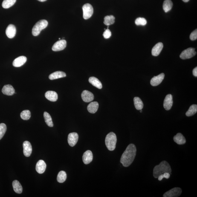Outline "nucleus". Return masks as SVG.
Here are the masks:
<instances>
[{
  "instance_id": "nucleus-41",
  "label": "nucleus",
  "mask_w": 197,
  "mask_h": 197,
  "mask_svg": "<svg viewBox=\"0 0 197 197\" xmlns=\"http://www.w3.org/2000/svg\"><path fill=\"white\" fill-rule=\"evenodd\" d=\"M183 1L185 2H187L189 1V0H182Z\"/></svg>"
},
{
  "instance_id": "nucleus-11",
  "label": "nucleus",
  "mask_w": 197,
  "mask_h": 197,
  "mask_svg": "<svg viewBox=\"0 0 197 197\" xmlns=\"http://www.w3.org/2000/svg\"><path fill=\"white\" fill-rule=\"evenodd\" d=\"M173 103L172 96L171 94H168L165 97L164 104V108L166 110H169L171 108Z\"/></svg>"
},
{
  "instance_id": "nucleus-24",
  "label": "nucleus",
  "mask_w": 197,
  "mask_h": 197,
  "mask_svg": "<svg viewBox=\"0 0 197 197\" xmlns=\"http://www.w3.org/2000/svg\"><path fill=\"white\" fill-rule=\"evenodd\" d=\"M89 82L93 86L96 87L98 89H102V84L97 78L94 77H90L89 79Z\"/></svg>"
},
{
  "instance_id": "nucleus-7",
  "label": "nucleus",
  "mask_w": 197,
  "mask_h": 197,
  "mask_svg": "<svg viewBox=\"0 0 197 197\" xmlns=\"http://www.w3.org/2000/svg\"><path fill=\"white\" fill-rule=\"evenodd\" d=\"M182 190L179 187H175L168 191L163 195L164 197H178L181 195Z\"/></svg>"
},
{
  "instance_id": "nucleus-42",
  "label": "nucleus",
  "mask_w": 197,
  "mask_h": 197,
  "mask_svg": "<svg viewBox=\"0 0 197 197\" xmlns=\"http://www.w3.org/2000/svg\"><path fill=\"white\" fill-rule=\"evenodd\" d=\"M140 112H142V110H140Z\"/></svg>"
},
{
  "instance_id": "nucleus-36",
  "label": "nucleus",
  "mask_w": 197,
  "mask_h": 197,
  "mask_svg": "<svg viewBox=\"0 0 197 197\" xmlns=\"http://www.w3.org/2000/svg\"><path fill=\"white\" fill-rule=\"evenodd\" d=\"M170 174L169 173H165L162 174L158 177V180L159 181H161L163 178H165L166 179H168L170 178Z\"/></svg>"
},
{
  "instance_id": "nucleus-21",
  "label": "nucleus",
  "mask_w": 197,
  "mask_h": 197,
  "mask_svg": "<svg viewBox=\"0 0 197 197\" xmlns=\"http://www.w3.org/2000/svg\"><path fill=\"white\" fill-rule=\"evenodd\" d=\"M173 140L178 145L184 144L186 142L185 138L181 133H178L174 137Z\"/></svg>"
},
{
  "instance_id": "nucleus-20",
  "label": "nucleus",
  "mask_w": 197,
  "mask_h": 197,
  "mask_svg": "<svg viewBox=\"0 0 197 197\" xmlns=\"http://www.w3.org/2000/svg\"><path fill=\"white\" fill-rule=\"evenodd\" d=\"M45 97L50 101L56 102L58 99V95L56 92L49 91L45 93Z\"/></svg>"
},
{
  "instance_id": "nucleus-5",
  "label": "nucleus",
  "mask_w": 197,
  "mask_h": 197,
  "mask_svg": "<svg viewBox=\"0 0 197 197\" xmlns=\"http://www.w3.org/2000/svg\"><path fill=\"white\" fill-rule=\"evenodd\" d=\"M83 12V18L87 19L91 18L94 13V9L92 6L89 4H85L82 7Z\"/></svg>"
},
{
  "instance_id": "nucleus-22",
  "label": "nucleus",
  "mask_w": 197,
  "mask_h": 197,
  "mask_svg": "<svg viewBox=\"0 0 197 197\" xmlns=\"http://www.w3.org/2000/svg\"><path fill=\"white\" fill-rule=\"evenodd\" d=\"M66 76L65 72L62 71H56L50 74L49 76V79L50 80H53L55 79L61 78L65 77Z\"/></svg>"
},
{
  "instance_id": "nucleus-28",
  "label": "nucleus",
  "mask_w": 197,
  "mask_h": 197,
  "mask_svg": "<svg viewBox=\"0 0 197 197\" xmlns=\"http://www.w3.org/2000/svg\"><path fill=\"white\" fill-rule=\"evenodd\" d=\"M44 117L45 123L47 125L50 127H52L53 126V124L50 114L47 112H44Z\"/></svg>"
},
{
  "instance_id": "nucleus-10",
  "label": "nucleus",
  "mask_w": 197,
  "mask_h": 197,
  "mask_svg": "<svg viewBox=\"0 0 197 197\" xmlns=\"http://www.w3.org/2000/svg\"><path fill=\"white\" fill-rule=\"evenodd\" d=\"M164 73H162L158 76H154L151 80V85L153 86H156L159 85L164 80Z\"/></svg>"
},
{
  "instance_id": "nucleus-23",
  "label": "nucleus",
  "mask_w": 197,
  "mask_h": 197,
  "mask_svg": "<svg viewBox=\"0 0 197 197\" xmlns=\"http://www.w3.org/2000/svg\"><path fill=\"white\" fill-rule=\"evenodd\" d=\"M99 108V104L97 102H92L87 106V110L92 114H94L97 112Z\"/></svg>"
},
{
  "instance_id": "nucleus-18",
  "label": "nucleus",
  "mask_w": 197,
  "mask_h": 197,
  "mask_svg": "<svg viewBox=\"0 0 197 197\" xmlns=\"http://www.w3.org/2000/svg\"><path fill=\"white\" fill-rule=\"evenodd\" d=\"M15 90L11 85H6L3 87L2 92L3 94L8 96L13 95L15 93Z\"/></svg>"
},
{
  "instance_id": "nucleus-13",
  "label": "nucleus",
  "mask_w": 197,
  "mask_h": 197,
  "mask_svg": "<svg viewBox=\"0 0 197 197\" xmlns=\"http://www.w3.org/2000/svg\"><path fill=\"white\" fill-rule=\"evenodd\" d=\"M81 96L82 100L85 102L92 101L94 99V95L87 90H85L82 92Z\"/></svg>"
},
{
  "instance_id": "nucleus-27",
  "label": "nucleus",
  "mask_w": 197,
  "mask_h": 197,
  "mask_svg": "<svg viewBox=\"0 0 197 197\" xmlns=\"http://www.w3.org/2000/svg\"><path fill=\"white\" fill-rule=\"evenodd\" d=\"M134 106L136 109L140 110H142L143 107V104L141 99L138 97H135L134 99Z\"/></svg>"
},
{
  "instance_id": "nucleus-39",
  "label": "nucleus",
  "mask_w": 197,
  "mask_h": 197,
  "mask_svg": "<svg viewBox=\"0 0 197 197\" xmlns=\"http://www.w3.org/2000/svg\"><path fill=\"white\" fill-rule=\"evenodd\" d=\"M193 74L195 77H197V67H196L193 69Z\"/></svg>"
},
{
  "instance_id": "nucleus-33",
  "label": "nucleus",
  "mask_w": 197,
  "mask_h": 197,
  "mask_svg": "<svg viewBox=\"0 0 197 197\" xmlns=\"http://www.w3.org/2000/svg\"><path fill=\"white\" fill-rule=\"evenodd\" d=\"M31 115V112L28 110H25L22 111L20 114L21 118L24 120H29Z\"/></svg>"
},
{
  "instance_id": "nucleus-40",
  "label": "nucleus",
  "mask_w": 197,
  "mask_h": 197,
  "mask_svg": "<svg viewBox=\"0 0 197 197\" xmlns=\"http://www.w3.org/2000/svg\"><path fill=\"white\" fill-rule=\"evenodd\" d=\"M38 1H41V2H44V1H47V0H38Z\"/></svg>"
},
{
  "instance_id": "nucleus-3",
  "label": "nucleus",
  "mask_w": 197,
  "mask_h": 197,
  "mask_svg": "<svg viewBox=\"0 0 197 197\" xmlns=\"http://www.w3.org/2000/svg\"><path fill=\"white\" fill-rule=\"evenodd\" d=\"M117 142V136L114 133H110L107 135L105 138V143L108 150H114L115 149Z\"/></svg>"
},
{
  "instance_id": "nucleus-37",
  "label": "nucleus",
  "mask_w": 197,
  "mask_h": 197,
  "mask_svg": "<svg viewBox=\"0 0 197 197\" xmlns=\"http://www.w3.org/2000/svg\"><path fill=\"white\" fill-rule=\"evenodd\" d=\"M111 36V33L108 29H107L103 33V36L106 39H109Z\"/></svg>"
},
{
  "instance_id": "nucleus-8",
  "label": "nucleus",
  "mask_w": 197,
  "mask_h": 197,
  "mask_svg": "<svg viewBox=\"0 0 197 197\" xmlns=\"http://www.w3.org/2000/svg\"><path fill=\"white\" fill-rule=\"evenodd\" d=\"M67 46V41L64 39H62L57 41L53 45L52 50L57 52L61 51L64 49Z\"/></svg>"
},
{
  "instance_id": "nucleus-30",
  "label": "nucleus",
  "mask_w": 197,
  "mask_h": 197,
  "mask_svg": "<svg viewBox=\"0 0 197 197\" xmlns=\"http://www.w3.org/2000/svg\"><path fill=\"white\" fill-rule=\"evenodd\" d=\"M67 174L64 171H61L58 173L57 181L59 183H63L67 179Z\"/></svg>"
},
{
  "instance_id": "nucleus-35",
  "label": "nucleus",
  "mask_w": 197,
  "mask_h": 197,
  "mask_svg": "<svg viewBox=\"0 0 197 197\" xmlns=\"http://www.w3.org/2000/svg\"><path fill=\"white\" fill-rule=\"evenodd\" d=\"M135 24L137 25L145 26L147 24V21L143 18H138L135 21Z\"/></svg>"
},
{
  "instance_id": "nucleus-38",
  "label": "nucleus",
  "mask_w": 197,
  "mask_h": 197,
  "mask_svg": "<svg viewBox=\"0 0 197 197\" xmlns=\"http://www.w3.org/2000/svg\"><path fill=\"white\" fill-rule=\"evenodd\" d=\"M197 39V30H195L191 33L190 36V39L192 41L196 40Z\"/></svg>"
},
{
  "instance_id": "nucleus-31",
  "label": "nucleus",
  "mask_w": 197,
  "mask_h": 197,
  "mask_svg": "<svg viewBox=\"0 0 197 197\" xmlns=\"http://www.w3.org/2000/svg\"><path fill=\"white\" fill-rule=\"evenodd\" d=\"M115 18L114 16H106L104 18V23L105 25L109 26L113 24L115 22Z\"/></svg>"
},
{
  "instance_id": "nucleus-4",
  "label": "nucleus",
  "mask_w": 197,
  "mask_h": 197,
  "mask_svg": "<svg viewBox=\"0 0 197 197\" xmlns=\"http://www.w3.org/2000/svg\"><path fill=\"white\" fill-rule=\"evenodd\" d=\"M48 25V22L45 19L41 20L37 22L34 26L32 30L33 36H37L40 34L41 30L46 28Z\"/></svg>"
},
{
  "instance_id": "nucleus-9",
  "label": "nucleus",
  "mask_w": 197,
  "mask_h": 197,
  "mask_svg": "<svg viewBox=\"0 0 197 197\" xmlns=\"http://www.w3.org/2000/svg\"><path fill=\"white\" fill-rule=\"evenodd\" d=\"M78 134L76 133H72L68 136V141L69 145L71 147H74L78 140Z\"/></svg>"
},
{
  "instance_id": "nucleus-26",
  "label": "nucleus",
  "mask_w": 197,
  "mask_h": 197,
  "mask_svg": "<svg viewBox=\"0 0 197 197\" xmlns=\"http://www.w3.org/2000/svg\"><path fill=\"white\" fill-rule=\"evenodd\" d=\"M173 3L171 0H165L163 4V9L165 13L170 11L173 6Z\"/></svg>"
},
{
  "instance_id": "nucleus-2",
  "label": "nucleus",
  "mask_w": 197,
  "mask_h": 197,
  "mask_svg": "<svg viewBox=\"0 0 197 197\" xmlns=\"http://www.w3.org/2000/svg\"><path fill=\"white\" fill-rule=\"evenodd\" d=\"M171 168L169 163L167 161H163L154 168L153 175L154 178H157L160 175L165 173H169L171 174Z\"/></svg>"
},
{
  "instance_id": "nucleus-6",
  "label": "nucleus",
  "mask_w": 197,
  "mask_h": 197,
  "mask_svg": "<svg viewBox=\"0 0 197 197\" xmlns=\"http://www.w3.org/2000/svg\"><path fill=\"white\" fill-rule=\"evenodd\" d=\"M196 54L195 48H189L183 51L180 55V57L183 59H189L194 57Z\"/></svg>"
},
{
  "instance_id": "nucleus-19",
  "label": "nucleus",
  "mask_w": 197,
  "mask_h": 197,
  "mask_svg": "<svg viewBox=\"0 0 197 197\" xmlns=\"http://www.w3.org/2000/svg\"><path fill=\"white\" fill-rule=\"evenodd\" d=\"M163 48L162 43L159 42L155 45L153 48L152 54L153 56H157L160 54Z\"/></svg>"
},
{
  "instance_id": "nucleus-32",
  "label": "nucleus",
  "mask_w": 197,
  "mask_h": 197,
  "mask_svg": "<svg viewBox=\"0 0 197 197\" xmlns=\"http://www.w3.org/2000/svg\"><path fill=\"white\" fill-rule=\"evenodd\" d=\"M16 0H4L2 6L4 9H8L14 5L16 2Z\"/></svg>"
},
{
  "instance_id": "nucleus-17",
  "label": "nucleus",
  "mask_w": 197,
  "mask_h": 197,
  "mask_svg": "<svg viewBox=\"0 0 197 197\" xmlns=\"http://www.w3.org/2000/svg\"><path fill=\"white\" fill-rule=\"evenodd\" d=\"M27 61V58L25 56H20L14 59L13 61V65L15 67H20L24 64Z\"/></svg>"
},
{
  "instance_id": "nucleus-14",
  "label": "nucleus",
  "mask_w": 197,
  "mask_h": 197,
  "mask_svg": "<svg viewBox=\"0 0 197 197\" xmlns=\"http://www.w3.org/2000/svg\"><path fill=\"white\" fill-rule=\"evenodd\" d=\"M93 158V154L91 151L88 150L83 154L82 156V161L84 164H88L92 161Z\"/></svg>"
},
{
  "instance_id": "nucleus-12",
  "label": "nucleus",
  "mask_w": 197,
  "mask_h": 197,
  "mask_svg": "<svg viewBox=\"0 0 197 197\" xmlns=\"http://www.w3.org/2000/svg\"><path fill=\"white\" fill-rule=\"evenodd\" d=\"M24 149V154L25 156L27 157H29L31 155L32 148V145L29 142L25 141L23 144Z\"/></svg>"
},
{
  "instance_id": "nucleus-1",
  "label": "nucleus",
  "mask_w": 197,
  "mask_h": 197,
  "mask_svg": "<svg viewBox=\"0 0 197 197\" xmlns=\"http://www.w3.org/2000/svg\"><path fill=\"white\" fill-rule=\"evenodd\" d=\"M137 149L135 145L130 144L122 155L120 162L125 167L129 166L134 161L136 155Z\"/></svg>"
},
{
  "instance_id": "nucleus-29",
  "label": "nucleus",
  "mask_w": 197,
  "mask_h": 197,
  "mask_svg": "<svg viewBox=\"0 0 197 197\" xmlns=\"http://www.w3.org/2000/svg\"><path fill=\"white\" fill-rule=\"evenodd\" d=\"M197 112V105H193L189 108L188 111L186 113V115L187 117H191L195 115Z\"/></svg>"
},
{
  "instance_id": "nucleus-16",
  "label": "nucleus",
  "mask_w": 197,
  "mask_h": 197,
  "mask_svg": "<svg viewBox=\"0 0 197 197\" xmlns=\"http://www.w3.org/2000/svg\"><path fill=\"white\" fill-rule=\"evenodd\" d=\"M47 165L43 160H39L36 165V170L39 174L43 173L46 169Z\"/></svg>"
},
{
  "instance_id": "nucleus-34",
  "label": "nucleus",
  "mask_w": 197,
  "mask_h": 197,
  "mask_svg": "<svg viewBox=\"0 0 197 197\" xmlns=\"http://www.w3.org/2000/svg\"><path fill=\"white\" fill-rule=\"evenodd\" d=\"M7 130V127L5 124H0V140L4 136Z\"/></svg>"
},
{
  "instance_id": "nucleus-15",
  "label": "nucleus",
  "mask_w": 197,
  "mask_h": 197,
  "mask_svg": "<svg viewBox=\"0 0 197 197\" xmlns=\"http://www.w3.org/2000/svg\"><path fill=\"white\" fill-rule=\"evenodd\" d=\"M16 29L14 25L10 24L7 27L6 29V33L7 37L12 39L16 36Z\"/></svg>"
},
{
  "instance_id": "nucleus-25",
  "label": "nucleus",
  "mask_w": 197,
  "mask_h": 197,
  "mask_svg": "<svg viewBox=\"0 0 197 197\" xmlns=\"http://www.w3.org/2000/svg\"><path fill=\"white\" fill-rule=\"evenodd\" d=\"M13 187L14 190L17 193L21 194L22 192V187L20 183L18 181L15 180L13 181Z\"/></svg>"
}]
</instances>
